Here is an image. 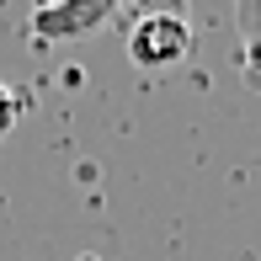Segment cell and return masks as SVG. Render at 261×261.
<instances>
[{
  "mask_svg": "<svg viewBox=\"0 0 261 261\" xmlns=\"http://www.w3.org/2000/svg\"><path fill=\"white\" fill-rule=\"evenodd\" d=\"M187 54H192V27H187V16L149 11V16L128 21V59H134L139 69L160 75V69H176Z\"/></svg>",
  "mask_w": 261,
  "mask_h": 261,
  "instance_id": "6da1fadb",
  "label": "cell"
},
{
  "mask_svg": "<svg viewBox=\"0 0 261 261\" xmlns=\"http://www.w3.org/2000/svg\"><path fill=\"white\" fill-rule=\"evenodd\" d=\"M112 16H117V0H43L32 11V32L38 38H86Z\"/></svg>",
  "mask_w": 261,
  "mask_h": 261,
  "instance_id": "7a4b0ae2",
  "label": "cell"
},
{
  "mask_svg": "<svg viewBox=\"0 0 261 261\" xmlns=\"http://www.w3.org/2000/svg\"><path fill=\"white\" fill-rule=\"evenodd\" d=\"M240 43H245V80L261 91V0H240Z\"/></svg>",
  "mask_w": 261,
  "mask_h": 261,
  "instance_id": "3957f363",
  "label": "cell"
},
{
  "mask_svg": "<svg viewBox=\"0 0 261 261\" xmlns=\"http://www.w3.org/2000/svg\"><path fill=\"white\" fill-rule=\"evenodd\" d=\"M149 11H165V16H187V0H117V16H149Z\"/></svg>",
  "mask_w": 261,
  "mask_h": 261,
  "instance_id": "277c9868",
  "label": "cell"
},
{
  "mask_svg": "<svg viewBox=\"0 0 261 261\" xmlns=\"http://www.w3.org/2000/svg\"><path fill=\"white\" fill-rule=\"evenodd\" d=\"M16 112H21V101L11 96V86H0V139L11 134V123H16Z\"/></svg>",
  "mask_w": 261,
  "mask_h": 261,
  "instance_id": "5b68a950",
  "label": "cell"
}]
</instances>
